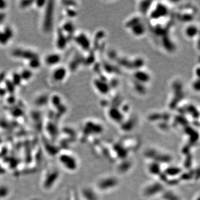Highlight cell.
<instances>
[{"instance_id": "obj_4", "label": "cell", "mask_w": 200, "mask_h": 200, "mask_svg": "<svg viewBox=\"0 0 200 200\" xmlns=\"http://www.w3.org/2000/svg\"><path fill=\"white\" fill-rule=\"evenodd\" d=\"M41 62L37 57L33 58L28 60V69L31 70H36L37 69H39V67L41 66Z\"/></svg>"}, {"instance_id": "obj_5", "label": "cell", "mask_w": 200, "mask_h": 200, "mask_svg": "<svg viewBox=\"0 0 200 200\" xmlns=\"http://www.w3.org/2000/svg\"><path fill=\"white\" fill-rule=\"evenodd\" d=\"M32 71L30 69H26L22 71V72L20 74L22 81H28L32 77Z\"/></svg>"}, {"instance_id": "obj_8", "label": "cell", "mask_w": 200, "mask_h": 200, "mask_svg": "<svg viewBox=\"0 0 200 200\" xmlns=\"http://www.w3.org/2000/svg\"><path fill=\"white\" fill-rule=\"evenodd\" d=\"M7 7V3L6 1H0V11L6 9Z\"/></svg>"}, {"instance_id": "obj_7", "label": "cell", "mask_w": 200, "mask_h": 200, "mask_svg": "<svg viewBox=\"0 0 200 200\" xmlns=\"http://www.w3.org/2000/svg\"><path fill=\"white\" fill-rule=\"evenodd\" d=\"M73 29V28L72 24L70 23L69 22H67L62 26L61 31L63 32L71 33Z\"/></svg>"}, {"instance_id": "obj_2", "label": "cell", "mask_w": 200, "mask_h": 200, "mask_svg": "<svg viewBox=\"0 0 200 200\" xmlns=\"http://www.w3.org/2000/svg\"><path fill=\"white\" fill-rule=\"evenodd\" d=\"M61 55L58 53H50L46 56L44 62L47 66L56 67L61 62Z\"/></svg>"}, {"instance_id": "obj_6", "label": "cell", "mask_w": 200, "mask_h": 200, "mask_svg": "<svg viewBox=\"0 0 200 200\" xmlns=\"http://www.w3.org/2000/svg\"><path fill=\"white\" fill-rule=\"evenodd\" d=\"M196 28L194 26H190L186 28L185 30L186 35L187 36L191 37V36H194V35H196Z\"/></svg>"}, {"instance_id": "obj_1", "label": "cell", "mask_w": 200, "mask_h": 200, "mask_svg": "<svg viewBox=\"0 0 200 200\" xmlns=\"http://www.w3.org/2000/svg\"><path fill=\"white\" fill-rule=\"evenodd\" d=\"M67 75V69L64 67L56 66L52 72V79L54 81L61 83L66 79Z\"/></svg>"}, {"instance_id": "obj_3", "label": "cell", "mask_w": 200, "mask_h": 200, "mask_svg": "<svg viewBox=\"0 0 200 200\" xmlns=\"http://www.w3.org/2000/svg\"><path fill=\"white\" fill-rule=\"evenodd\" d=\"M52 9H47L46 11V15L45 17H44L43 20V26L44 28H45L46 29H49L51 27V24H52V21L53 18H52L53 16L52 14V11H51Z\"/></svg>"}]
</instances>
